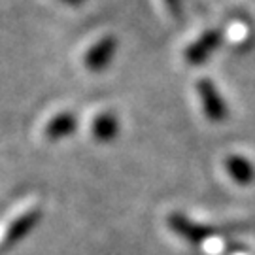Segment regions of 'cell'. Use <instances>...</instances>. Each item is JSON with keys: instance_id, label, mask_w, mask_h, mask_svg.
Listing matches in <instances>:
<instances>
[{"instance_id": "obj_1", "label": "cell", "mask_w": 255, "mask_h": 255, "mask_svg": "<svg viewBox=\"0 0 255 255\" xmlns=\"http://www.w3.org/2000/svg\"><path fill=\"white\" fill-rule=\"evenodd\" d=\"M197 93L201 97L202 110H204V116L214 121V123H221L225 121L229 116L227 104L223 101V97L219 95L216 83L212 82L210 78H201L197 82Z\"/></svg>"}, {"instance_id": "obj_2", "label": "cell", "mask_w": 255, "mask_h": 255, "mask_svg": "<svg viewBox=\"0 0 255 255\" xmlns=\"http://www.w3.org/2000/svg\"><path fill=\"white\" fill-rule=\"evenodd\" d=\"M168 227L172 229L178 237H182L183 240L191 242V244H202L206 242L208 238L216 237L218 231L212 227H206V225H201V223H195L187 218L182 212H172L168 216Z\"/></svg>"}, {"instance_id": "obj_3", "label": "cell", "mask_w": 255, "mask_h": 255, "mask_svg": "<svg viewBox=\"0 0 255 255\" xmlns=\"http://www.w3.org/2000/svg\"><path fill=\"white\" fill-rule=\"evenodd\" d=\"M223 42V28H210L185 49V61L193 66L202 64Z\"/></svg>"}, {"instance_id": "obj_4", "label": "cell", "mask_w": 255, "mask_h": 255, "mask_svg": "<svg viewBox=\"0 0 255 255\" xmlns=\"http://www.w3.org/2000/svg\"><path fill=\"white\" fill-rule=\"evenodd\" d=\"M118 51V38L106 34L102 36L85 55V66L89 72H104L108 68Z\"/></svg>"}, {"instance_id": "obj_5", "label": "cell", "mask_w": 255, "mask_h": 255, "mask_svg": "<svg viewBox=\"0 0 255 255\" xmlns=\"http://www.w3.org/2000/svg\"><path fill=\"white\" fill-rule=\"evenodd\" d=\"M40 221H42V210L40 208L27 210L25 214H21L19 218H15L9 223V227L6 229L0 246L9 248L13 246V244H17V242H21L28 233H32V229H36V225Z\"/></svg>"}, {"instance_id": "obj_6", "label": "cell", "mask_w": 255, "mask_h": 255, "mask_svg": "<svg viewBox=\"0 0 255 255\" xmlns=\"http://www.w3.org/2000/svg\"><path fill=\"white\" fill-rule=\"evenodd\" d=\"M78 128V118L72 112H61L53 119H49V123L44 128V134L51 142H59L63 138L70 136L74 130Z\"/></svg>"}, {"instance_id": "obj_7", "label": "cell", "mask_w": 255, "mask_h": 255, "mask_svg": "<svg viewBox=\"0 0 255 255\" xmlns=\"http://www.w3.org/2000/svg\"><path fill=\"white\" fill-rule=\"evenodd\" d=\"M225 168L229 176L240 185H250L255 180V166L242 155H229L225 159Z\"/></svg>"}, {"instance_id": "obj_8", "label": "cell", "mask_w": 255, "mask_h": 255, "mask_svg": "<svg viewBox=\"0 0 255 255\" xmlns=\"http://www.w3.org/2000/svg\"><path fill=\"white\" fill-rule=\"evenodd\" d=\"M91 132H93V136H95V140L101 142V144H110V142H114L119 134L118 116L112 114V112H104V114H101L99 118L95 119Z\"/></svg>"}, {"instance_id": "obj_9", "label": "cell", "mask_w": 255, "mask_h": 255, "mask_svg": "<svg viewBox=\"0 0 255 255\" xmlns=\"http://www.w3.org/2000/svg\"><path fill=\"white\" fill-rule=\"evenodd\" d=\"M164 4H166V8L170 9V13H172L174 17H180L183 11V4L182 0H164Z\"/></svg>"}, {"instance_id": "obj_10", "label": "cell", "mask_w": 255, "mask_h": 255, "mask_svg": "<svg viewBox=\"0 0 255 255\" xmlns=\"http://www.w3.org/2000/svg\"><path fill=\"white\" fill-rule=\"evenodd\" d=\"M68 6H80V4H83L85 0H64Z\"/></svg>"}]
</instances>
